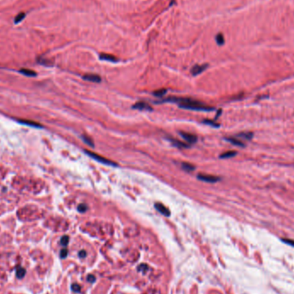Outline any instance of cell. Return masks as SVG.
I'll use <instances>...</instances> for the list:
<instances>
[{"label": "cell", "instance_id": "1", "mask_svg": "<svg viewBox=\"0 0 294 294\" xmlns=\"http://www.w3.org/2000/svg\"><path fill=\"white\" fill-rule=\"evenodd\" d=\"M163 101H172V102H177L179 104V107L185 109L189 110H195V111H212L214 110V108L209 107L199 101H195L192 99L188 98H176L169 97L166 100H163Z\"/></svg>", "mask_w": 294, "mask_h": 294}, {"label": "cell", "instance_id": "2", "mask_svg": "<svg viewBox=\"0 0 294 294\" xmlns=\"http://www.w3.org/2000/svg\"><path fill=\"white\" fill-rule=\"evenodd\" d=\"M84 152H85L88 156H90V158H92L93 159L97 160V162L102 163V164H105V165H108V166H117V163H115L114 162H113V161H111V160H109V159H107V158H105L100 156L99 154H96L95 152H92V151H88V150L84 151Z\"/></svg>", "mask_w": 294, "mask_h": 294}, {"label": "cell", "instance_id": "3", "mask_svg": "<svg viewBox=\"0 0 294 294\" xmlns=\"http://www.w3.org/2000/svg\"><path fill=\"white\" fill-rule=\"evenodd\" d=\"M197 178L202 182H210V183H214L217 182L220 180L219 177L218 176H214V175H202V174H199Z\"/></svg>", "mask_w": 294, "mask_h": 294}, {"label": "cell", "instance_id": "4", "mask_svg": "<svg viewBox=\"0 0 294 294\" xmlns=\"http://www.w3.org/2000/svg\"><path fill=\"white\" fill-rule=\"evenodd\" d=\"M180 135L189 144H195L197 141V137L192 133H188L184 132H180Z\"/></svg>", "mask_w": 294, "mask_h": 294}, {"label": "cell", "instance_id": "5", "mask_svg": "<svg viewBox=\"0 0 294 294\" xmlns=\"http://www.w3.org/2000/svg\"><path fill=\"white\" fill-rule=\"evenodd\" d=\"M208 67V65L207 64H205V65H194L191 69V73L192 75L194 76H197L199 74H200L201 72H203L206 68Z\"/></svg>", "mask_w": 294, "mask_h": 294}, {"label": "cell", "instance_id": "6", "mask_svg": "<svg viewBox=\"0 0 294 294\" xmlns=\"http://www.w3.org/2000/svg\"><path fill=\"white\" fill-rule=\"evenodd\" d=\"M155 208L159 212H161L163 215H164L165 217H169L170 216V211L164 206L163 204L161 203H156L155 204Z\"/></svg>", "mask_w": 294, "mask_h": 294}, {"label": "cell", "instance_id": "7", "mask_svg": "<svg viewBox=\"0 0 294 294\" xmlns=\"http://www.w3.org/2000/svg\"><path fill=\"white\" fill-rule=\"evenodd\" d=\"M132 108L138 109V110H149V111L152 110V108L149 104H147L146 102H144V101L137 102L136 104H134L132 106Z\"/></svg>", "mask_w": 294, "mask_h": 294}, {"label": "cell", "instance_id": "8", "mask_svg": "<svg viewBox=\"0 0 294 294\" xmlns=\"http://www.w3.org/2000/svg\"><path fill=\"white\" fill-rule=\"evenodd\" d=\"M83 78L84 80L93 82V83H100L101 82L100 76H98L97 74H86V75L83 76Z\"/></svg>", "mask_w": 294, "mask_h": 294}, {"label": "cell", "instance_id": "9", "mask_svg": "<svg viewBox=\"0 0 294 294\" xmlns=\"http://www.w3.org/2000/svg\"><path fill=\"white\" fill-rule=\"evenodd\" d=\"M100 60H106V61H110V62H117L118 61V60L114 56H113L111 54H106V53H101L100 55Z\"/></svg>", "mask_w": 294, "mask_h": 294}, {"label": "cell", "instance_id": "10", "mask_svg": "<svg viewBox=\"0 0 294 294\" xmlns=\"http://www.w3.org/2000/svg\"><path fill=\"white\" fill-rule=\"evenodd\" d=\"M225 139L227 140V141L230 142V143H231V144L234 145L240 146V147H244V146H245V145H244L241 140H238V139H236V138H225Z\"/></svg>", "mask_w": 294, "mask_h": 294}, {"label": "cell", "instance_id": "11", "mask_svg": "<svg viewBox=\"0 0 294 294\" xmlns=\"http://www.w3.org/2000/svg\"><path fill=\"white\" fill-rule=\"evenodd\" d=\"M170 141L173 143L174 145H175L176 147H179V148H188L189 147L187 144H185L183 142H181V141H179L177 139H170Z\"/></svg>", "mask_w": 294, "mask_h": 294}, {"label": "cell", "instance_id": "12", "mask_svg": "<svg viewBox=\"0 0 294 294\" xmlns=\"http://www.w3.org/2000/svg\"><path fill=\"white\" fill-rule=\"evenodd\" d=\"M182 168L184 170L188 171V172L194 171V170H195V167L193 164H191V163H182Z\"/></svg>", "mask_w": 294, "mask_h": 294}, {"label": "cell", "instance_id": "13", "mask_svg": "<svg viewBox=\"0 0 294 294\" xmlns=\"http://www.w3.org/2000/svg\"><path fill=\"white\" fill-rule=\"evenodd\" d=\"M19 72H21L22 74H23L25 76H28V77H34V76H36V73L34 71L29 70V69H21L19 71Z\"/></svg>", "mask_w": 294, "mask_h": 294}, {"label": "cell", "instance_id": "14", "mask_svg": "<svg viewBox=\"0 0 294 294\" xmlns=\"http://www.w3.org/2000/svg\"><path fill=\"white\" fill-rule=\"evenodd\" d=\"M82 138H83V140L85 144H87L88 145H90L91 147H94V142H93V140L90 137H89L87 135H83Z\"/></svg>", "mask_w": 294, "mask_h": 294}, {"label": "cell", "instance_id": "15", "mask_svg": "<svg viewBox=\"0 0 294 294\" xmlns=\"http://www.w3.org/2000/svg\"><path fill=\"white\" fill-rule=\"evenodd\" d=\"M237 137L245 138L247 140H250L253 138V133L252 132H241V133L237 134Z\"/></svg>", "mask_w": 294, "mask_h": 294}, {"label": "cell", "instance_id": "16", "mask_svg": "<svg viewBox=\"0 0 294 294\" xmlns=\"http://www.w3.org/2000/svg\"><path fill=\"white\" fill-rule=\"evenodd\" d=\"M236 155V151H227V152H225V153L221 154L220 155V158H230L235 157Z\"/></svg>", "mask_w": 294, "mask_h": 294}, {"label": "cell", "instance_id": "17", "mask_svg": "<svg viewBox=\"0 0 294 294\" xmlns=\"http://www.w3.org/2000/svg\"><path fill=\"white\" fill-rule=\"evenodd\" d=\"M25 16H26V14H25L24 12H21V13L17 14V15L16 16V17L14 18V23H21V22L23 20V18L25 17Z\"/></svg>", "mask_w": 294, "mask_h": 294}, {"label": "cell", "instance_id": "18", "mask_svg": "<svg viewBox=\"0 0 294 294\" xmlns=\"http://www.w3.org/2000/svg\"><path fill=\"white\" fill-rule=\"evenodd\" d=\"M25 273H26V270L23 267H19L16 271V277L18 279H23L25 276Z\"/></svg>", "mask_w": 294, "mask_h": 294}, {"label": "cell", "instance_id": "19", "mask_svg": "<svg viewBox=\"0 0 294 294\" xmlns=\"http://www.w3.org/2000/svg\"><path fill=\"white\" fill-rule=\"evenodd\" d=\"M19 122L21 124H23V125H28V126H31V127H42L40 125L35 123V122H29V121H19Z\"/></svg>", "mask_w": 294, "mask_h": 294}, {"label": "cell", "instance_id": "20", "mask_svg": "<svg viewBox=\"0 0 294 294\" xmlns=\"http://www.w3.org/2000/svg\"><path fill=\"white\" fill-rule=\"evenodd\" d=\"M204 124H206V125H209V126H212L213 127H219V124L216 123L215 121H210V120H205L203 121Z\"/></svg>", "mask_w": 294, "mask_h": 294}, {"label": "cell", "instance_id": "21", "mask_svg": "<svg viewBox=\"0 0 294 294\" xmlns=\"http://www.w3.org/2000/svg\"><path fill=\"white\" fill-rule=\"evenodd\" d=\"M216 41L219 45H223L225 43V39H224V36H223L222 34H219L216 36Z\"/></svg>", "mask_w": 294, "mask_h": 294}, {"label": "cell", "instance_id": "22", "mask_svg": "<svg viewBox=\"0 0 294 294\" xmlns=\"http://www.w3.org/2000/svg\"><path fill=\"white\" fill-rule=\"evenodd\" d=\"M166 90L165 89H162V90H156L153 92V95H155L156 97H162L163 96L165 93H166Z\"/></svg>", "mask_w": 294, "mask_h": 294}, {"label": "cell", "instance_id": "23", "mask_svg": "<svg viewBox=\"0 0 294 294\" xmlns=\"http://www.w3.org/2000/svg\"><path fill=\"white\" fill-rule=\"evenodd\" d=\"M87 209H88V206H87V205H85V204H80V205L77 206V210H78V212H84L87 211Z\"/></svg>", "mask_w": 294, "mask_h": 294}, {"label": "cell", "instance_id": "24", "mask_svg": "<svg viewBox=\"0 0 294 294\" xmlns=\"http://www.w3.org/2000/svg\"><path fill=\"white\" fill-rule=\"evenodd\" d=\"M68 243H69V236H62V238H61V240H60V243H61L64 247H65V246L68 245Z\"/></svg>", "mask_w": 294, "mask_h": 294}, {"label": "cell", "instance_id": "25", "mask_svg": "<svg viewBox=\"0 0 294 294\" xmlns=\"http://www.w3.org/2000/svg\"><path fill=\"white\" fill-rule=\"evenodd\" d=\"M281 241H282L283 243L288 244V245H291V246L294 247V240H292V239H286V238H282Z\"/></svg>", "mask_w": 294, "mask_h": 294}, {"label": "cell", "instance_id": "26", "mask_svg": "<svg viewBox=\"0 0 294 294\" xmlns=\"http://www.w3.org/2000/svg\"><path fill=\"white\" fill-rule=\"evenodd\" d=\"M71 289H72L73 292L78 293V292H80V286L77 285V284H72L71 285Z\"/></svg>", "mask_w": 294, "mask_h": 294}, {"label": "cell", "instance_id": "27", "mask_svg": "<svg viewBox=\"0 0 294 294\" xmlns=\"http://www.w3.org/2000/svg\"><path fill=\"white\" fill-rule=\"evenodd\" d=\"M68 255V250L67 249H63L61 251H60V257L61 258H65Z\"/></svg>", "mask_w": 294, "mask_h": 294}, {"label": "cell", "instance_id": "28", "mask_svg": "<svg viewBox=\"0 0 294 294\" xmlns=\"http://www.w3.org/2000/svg\"><path fill=\"white\" fill-rule=\"evenodd\" d=\"M87 280H88L89 282H90V283H93V282H95V281H96V277H95L94 275L90 274V275H89V276H88V278H87Z\"/></svg>", "mask_w": 294, "mask_h": 294}, {"label": "cell", "instance_id": "29", "mask_svg": "<svg viewBox=\"0 0 294 294\" xmlns=\"http://www.w3.org/2000/svg\"><path fill=\"white\" fill-rule=\"evenodd\" d=\"M78 256H79L80 258H84V257L86 256V252H85L84 250H81V251L78 253Z\"/></svg>", "mask_w": 294, "mask_h": 294}]
</instances>
